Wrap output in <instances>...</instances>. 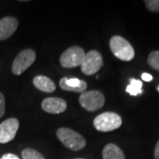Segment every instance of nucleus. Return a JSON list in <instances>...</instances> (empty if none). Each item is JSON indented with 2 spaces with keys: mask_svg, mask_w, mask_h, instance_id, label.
Here are the masks:
<instances>
[{
  "mask_svg": "<svg viewBox=\"0 0 159 159\" xmlns=\"http://www.w3.org/2000/svg\"><path fill=\"white\" fill-rule=\"evenodd\" d=\"M57 137L63 144L71 150L78 151L86 146V140L79 133L66 127H61L57 131Z\"/></svg>",
  "mask_w": 159,
  "mask_h": 159,
  "instance_id": "nucleus-1",
  "label": "nucleus"
},
{
  "mask_svg": "<svg viewBox=\"0 0 159 159\" xmlns=\"http://www.w3.org/2000/svg\"><path fill=\"white\" fill-rule=\"evenodd\" d=\"M110 48L114 56L120 60L131 61L134 57V50L133 46L122 36H112L110 40Z\"/></svg>",
  "mask_w": 159,
  "mask_h": 159,
  "instance_id": "nucleus-2",
  "label": "nucleus"
},
{
  "mask_svg": "<svg viewBox=\"0 0 159 159\" xmlns=\"http://www.w3.org/2000/svg\"><path fill=\"white\" fill-rule=\"evenodd\" d=\"M94 126L100 132H111L118 129L122 125V119L119 114L106 111L99 114L94 119Z\"/></svg>",
  "mask_w": 159,
  "mask_h": 159,
  "instance_id": "nucleus-3",
  "label": "nucleus"
},
{
  "mask_svg": "<svg viewBox=\"0 0 159 159\" xmlns=\"http://www.w3.org/2000/svg\"><path fill=\"white\" fill-rule=\"evenodd\" d=\"M85 51L79 46H71L64 51L60 56V65L66 68H74L80 66L85 57Z\"/></svg>",
  "mask_w": 159,
  "mask_h": 159,
  "instance_id": "nucleus-4",
  "label": "nucleus"
},
{
  "mask_svg": "<svg viewBox=\"0 0 159 159\" xmlns=\"http://www.w3.org/2000/svg\"><path fill=\"white\" fill-rule=\"evenodd\" d=\"M79 102L81 107L85 110L89 111H95L102 108L105 99L102 92L99 90H89L81 93Z\"/></svg>",
  "mask_w": 159,
  "mask_h": 159,
  "instance_id": "nucleus-5",
  "label": "nucleus"
},
{
  "mask_svg": "<svg viewBox=\"0 0 159 159\" xmlns=\"http://www.w3.org/2000/svg\"><path fill=\"white\" fill-rule=\"evenodd\" d=\"M36 58V54L32 49H25L18 54L14 58L11 72L15 75H20L24 73L29 66H32Z\"/></svg>",
  "mask_w": 159,
  "mask_h": 159,
  "instance_id": "nucleus-6",
  "label": "nucleus"
},
{
  "mask_svg": "<svg viewBox=\"0 0 159 159\" xmlns=\"http://www.w3.org/2000/svg\"><path fill=\"white\" fill-rule=\"evenodd\" d=\"M102 66V57L97 51H90L86 53L85 57L81 63V72L86 75L97 74Z\"/></svg>",
  "mask_w": 159,
  "mask_h": 159,
  "instance_id": "nucleus-7",
  "label": "nucleus"
},
{
  "mask_svg": "<svg viewBox=\"0 0 159 159\" xmlns=\"http://www.w3.org/2000/svg\"><path fill=\"white\" fill-rule=\"evenodd\" d=\"M20 126L19 120L15 118H10L0 124V143L5 144L14 139Z\"/></svg>",
  "mask_w": 159,
  "mask_h": 159,
  "instance_id": "nucleus-8",
  "label": "nucleus"
},
{
  "mask_svg": "<svg viewBox=\"0 0 159 159\" xmlns=\"http://www.w3.org/2000/svg\"><path fill=\"white\" fill-rule=\"evenodd\" d=\"M66 102L59 97H47L42 102L43 110L51 114L62 113L66 110Z\"/></svg>",
  "mask_w": 159,
  "mask_h": 159,
  "instance_id": "nucleus-9",
  "label": "nucleus"
},
{
  "mask_svg": "<svg viewBox=\"0 0 159 159\" xmlns=\"http://www.w3.org/2000/svg\"><path fill=\"white\" fill-rule=\"evenodd\" d=\"M19 26V21L16 18L7 17L0 20V41L8 39L15 33Z\"/></svg>",
  "mask_w": 159,
  "mask_h": 159,
  "instance_id": "nucleus-10",
  "label": "nucleus"
},
{
  "mask_svg": "<svg viewBox=\"0 0 159 159\" xmlns=\"http://www.w3.org/2000/svg\"><path fill=\"white\" fill-rule=\"evenodd\" d=\"M60 88L66 91L76 92V93H83L87 89V83L82 80L77 78H67L64 77L59 81Z\"/></svg>",
  "mask_w": 159,
  "mask_h": 159,
  "instance_id": "nucleus-11",
  "label": "nucleus"
},
{
  "mask_svg": "<svg viewBox=\"0 0 159 159\" xmlns=\"http://www.w3.org/2000/svg\"><path fill=\"white\" fill-rule=\"evenodd\" d=\"M34 87L45 93H52L56 90V85L49 77L44 75H37L33 80Z\"/></svg>",
  "mask_w": 159,
  "mask_h": 159,
  "instance_id": "nucleus-12",
  "label": "nucleus"
},
{
  "mask_svg": "<svg viewBox=\"0 0 159 159\" xmlns=\"http://www.w3.org/2000/svg\"><path fill=\"white\" fill-rule=\"evenodd\" d=\"M102 159H125L122 149L113 143L107 144L102 149Z\"/></svg>",
  "mask_w": 159,
  "mask_h": 159,
  "instance_id": "nucleus-13",
  "label": "nucleus"
},
{
  "mask_svg": "<svg viewBox=\"0 0 159 159\" xmlns=\"http://www.w3.org/2000/svg\"><path fill=\"white\" fill-rule=\"evenodd\" d=\"M142 82L136 79H131L129 85L126 87L125 91L133 97H136L142 93Z\"/></svg>",
  "mask_w": 159,
  "mask_h": 159,
  "instance_id": "nucleus-14",
  "label": "nucleus"
},
{
  "mask_svg": "<svg viewBox=\"0 0 159 159\" xmlns=\"http://www.w3.org/2000/svg\"><path fill=\"white\" fill-rule=\"evenodd\" d=\"M22 159H45L42 154L34 148H25L21 152Z\"/></svg>",
  "mask_w": 159,
  "mask_h": 159,
  "instance_id": "nucleus-15",
  "label": "nucleus"
},
{
  "mask_svg": "<svg viewBox=\"0 0 159 159\" xmlns=\"http://www.w3.org/2000/svg\"><path fill=\"white\" fill-rule=\"evenodd\" d=\"M148 63L152 68L159 71V51H152L148 55Z\"/></svg>",
  "mask_w": 159,
  "mask_h": 159,
  "instance_id": "nucleus-16",
  "label": "nucleus"
},
{
  "mask_svg": "<svg viewBox=\"0 0 159 159\" xmlns=\"http://www.w3.org/2000/svg\"><path fill=\"white\" fill-rule=\"evenodd\" d=\"M145 5L150 11H159V0H147L145 1Z\"/></svg>",
  "mask_w": 159,
  "mask_h": 159,
  "instance_id": "nucleus-17",
  "label": "nucleus"
},
{
  "mask_svg": "<svg viewBox=\"0 0 159 159\" xmlns=\"http://www.w3.org/2000/svg\"><path fill=\"white\" fill-rule=\"evenodd\" d=\"M6 112V100L4 95L0 92V118H2Z\"/></svg>",
  "mask_w": 159,
  "mask_h": 159,
  "instance_id": "nucleus-18",
  "label": "nucleus"
},
{
  "mask_svg": "<svg viewBox=\"0 0 159 159\" xmlns=\"http://www.w3.org/2000/svg\"><path fill=\"white\" fill-rule=\"evenodd\" d=\"M0 159H20V157L12 153H6Z\"/></svg>",
  "mask_w": 159,
  "mask_h": 159,
  "instance_id": "nucleus-19",
  "label": "nucleus"
},
{
  "mask_svg": "<svg viewBox=\"0 0 159 159\" xmlns=\"http://www.w3.org/2000/svg\"><path fill=\"white\" fill-rule=\"evenodd\" d=\"M142 79L144 80V81H147V82H149L153 80V76L151 74H147V73H144L142 74Z\"/></svg>",
  "mask_w": 159,
  "mask_h": 159,
  "instance_id": "nucleus-20",
  "label": "nucleus"
},
{
  "mask_svg": "<svg viewBox=\"0 0 159 159\" xmlns=\"http://www.w3.org/2000/svg\"><path fill=\"white\" fill-rule=\"evenodd\" d=\"M154 157H155V159H159V141L156 145L155 151H154Z\"/></svg>",
  "mask_w": 159,
  "mask_h": 159,
  "instance_id": "nucleus-21",
  "label": "nucleus"
},
{
  "mask_svg": "<svg viewBox=\"0 0 159 159\" xmlns=\"http://www.w3.org/2000/svg\"><path fill=\"white\" fill-rule=\"evenodd\" d=\"M157 90H158V92H159V86H158V87H157Z\"/></svg>",
  "mask_w": 159,
  "mask_h": 159,
  "instance_id": "nucleus-22",
  "label": "nucleus"
},
{
  "mask_svg": "<svg viewBox=\"0 0 159 159\" xmlns=\"http://www.w3.org/2000/svg\"><path fill=\"white\" fill-rule=\"evenodd\" d=\"M76 159H82V158H76Z\"/></svg>",
  "mask_w": 159,
  "mask_h": 159,
  "instance_id": "nucleus-23",
  "label": "nucleus"
}]
</instances>
